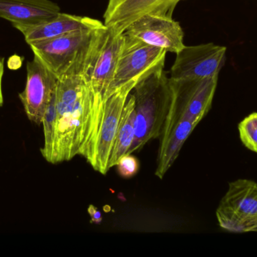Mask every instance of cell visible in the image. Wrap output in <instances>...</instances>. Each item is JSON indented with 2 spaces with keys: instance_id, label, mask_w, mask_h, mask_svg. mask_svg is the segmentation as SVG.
Masks as SVG:
<instances>
[{
  "instance_id": "6da1fadb",
  "label": "cell",
  "mask_w": 257,
  "mask_h": 257,
  "mask_svg": "<svg viewBox=\"0 0 257 257\" xmlns=\"http://www.w3.org/2000/svg\"><path fill=\"white\" fill-rule=\"evenodd\" d=\"M102 101L84 75L57 79L55 131L49 163L70 161L76 155L86 158L99 129Z\"/></svg>"
},
{
  "instance_id": "7a4b0ae2",
  "label": "cell",
  "mask_w": 257,
  "mask_h": 257,
  "mask_svg": "<svg viewBox=\"0 0 257 257\" xmlns=\"http://www.w3.org/2000/svg\"><path fill=\"white\" fill-rule=\"evenodd\" d=\"M133 91L136 134L128 155L140 150L150 140L161 137L173 101L170 77L164 69L144 78Z\"/></svg>"
},
{
  "instance_id": "3957f363",
  "label": "cell",
  "mask_w": 257,
  "mask_h": 257,
  "mask_svg": "<svg viewBox=\"0 0 257 257\" xmlns=\"http://www.w3.org/2000/svg\"><path fill=\"white\" fill-rule=\"evenodd\" d=\"M105 24L75 30L30 45L34 57L57 78L84 75L99 33Z\"/></svg>"
},
{
  "instance_id": "277c9868",
  "label": "cell",
  "mask_w": 257,
  "mask_h": 257,
  "mask_svg": "<svg viewBox=\"0 0 257 257\" xmlns=\"http://www.w3.org/2000/svg\"><path fill=\"white\" fill-rule=\"evenodd\" d=\"M216 217L220 228L227 232H257V182L238 179L229 183Z\"/></svg>"
},
{
  "instance_id": "5b68a950",
  "label": "cell",
  "mask_w": 257,
  "mask_h": 257,
  "mask_svg": "<svg viewBox=\"0 0 257 257\" xmlns=\"http://www.w3.org/2000/svg\"><path fill=\"white\" fill-rule=\"evenodd\" d=\"M167 51L123 33V42L108 94L130 82L139 83L163 69Z\"/></svg>"
},
{
  "instance_id": "8992f818",
  "label": "cell",
  "mask_w": 257,
  "mask_h": 257,
  "mask_svg": "<svg viewBox=\"0 0 257 257\" xmlns=\"http://www.w3.org/2000/svg\"><path fill=\"white\" fill-rule=\"evenodd\" d=\"M136 82H130L108 94L102 101V114L94 142L86 157L96 172L106 175L109 170L110 157L120 125L122 113L128 95Z\"/></svg>"
},
{
  "instance_id": "52a82bcc",
  "label": "cell",
  "mask_w": 257,
  "mask_h": 257,
  "mask_svg": "<svg viewBox=\"0 0 257 257\" xmlns=\"http://www.w3.org/2000/svg\"><path fill=\"white\" fill-rule=\"evenodd\" d=\"M170 79L173 101L166 128L180 119L199 124L211 109L218 75L202 79Z\"/></svg>"
},
{
  "instance_id": "ba28073f",
  "label": "cell",
  "mask_w": 257,
  "mask_h": 257,
  "mask_svg": "<svg viewBox=\"0 0 257 257\" xmlns=\"http://www.w3.org/2000/svg\"><path fill=\"white\" fill-rule=\"evenodd\" d=\"M123 42V33L117 35L104 26L99 33L84 77L94 93L104 99L114 78Z\"/></svg>"
},
{
  "instance_id": "9c48e42d",
  "label": "cell",
  "mask_w": 257,
  "mask_h": 257,
  "mask_svg": "<svg viewBox=\"0 0 257 257\" xmlns=\"http://www.w3.org/2000/svg\"><path fill=\"white\" fill-rule=\"evenodd\" d=\"M227 48L210 43L184 46L177 53L171 69L172 79H202L219 75L224 66Z\"/></svg>"
},
{
  "instance_id": "30bf717a",
  "label": "cell",
  "mask_w": 257,
  "mask_h": 257,
  "mask_svg": "<svg viewBox=\"0 0 257 257\" xmlns=\"http://www.w3.org/2000/svg\"><path fill=\"white\" fill-rule=\"evenodd\" d=\"M58 78L34 57L27 65L25 89L19 99L29 120L41 125L48 104L56 92Z\"/></svg>"
},
{
  "instance_id": "8fae6325",
  "label": "cell",
  "mask_w": 257,
  "mask_h": 257,
  "mask_svg": "<svg viewBox=\"0 0 257 257\" xmlns=\"http://www.w3.org/2000/svg\"><path fill=\"white\" fill-rule=\"evenodd\" d=\"M182 0H109L104 14V24L115 34L124 33L136 20L147 15L172 18Z\"/></svg>"
},
{
  "instance_id": "7c38bea8",
  "label": "cell",
  "mask_w": 257,
  "mask_h": 257,
  "mask_svg": "<svg viewBox=\"0 0 257 257\" xmlns=\"http://www.w3.org/2000/svg\"><path fill=\"white\" fill-rule=\"evenodd\" d=\"M125 33L139 40L163 48L167 52H179L185 46L184 31L172 18L147 15L132 23Z\"/></svg>"
},
{
  "instance_id": "4fadbf2b",
  "label": "cell",
  "mask_w": 257,
  "mask_h": 257,
  "mask_svg": "<svg viewBox=\"0 0 257 257\" xmlns=\"http://www.w3.org/2000/svg\"><path fill=\"white\" fill-rule=\"evenodd\" d=\"M58 5L51 0H0V18L23 31L60 13Z\"/></svg>"
},
{
  "instance_id": "5bb4252c",
  "label": "cell",
  "mask_w": 257,
  "mask_h": 257,
  "mask_svg": "<svg viewBox=\"0 0 257 257\" xmlns=\"http://www.w3.org/2000/svg\"><path fill=\"white\" fill-rule=\"evenodd\" d=\"M102 24L98 20L87 17L60 12L50 19L25 29L21 33L24 35L26 42L30 45L35 42L48 40L75 30L98 27Z\"/></svg>"
},
{
  "instance_id": "9a60e30c",
  "label": "cell",
  "mask_w": 257,
  "mask_h": 257,
  "mask_svg": "<svg viewBox=\"0 0 257 257\" xmlns=\"http://www.w3.org/2000/svg\"><path fill=\"white\" fill-rule=\"evenodd\" d=\"M197 125L196 122L187 119H180L165 129L159 148L155 172L157 178L163 179L178 158L183 145Z\"/></svg>"
},
{
  "instance_id": "2e32d148",
  "label": "cell",
  "mask_w": 257,
  "mask_h": 257,
  "mask_svg": "<svg viewBox=\"0 0 257 257\" xmlns=\"http://www.w3.org/2000/svg\"><path fill=\"white\" fill-rule=\"evenodd\" d=\"M135 122V100L133 94L130 93L122 113L120 125L111 150L108 164L109 169L117 165V162L122 157L128 155V150L133 145L136 134Z\"/></svg>"
},
{
  "instance_id": "e0dca14e",
  "label": "cell",
  "mask_w": 257,
  "mask_h": 257,
  "mask_svg": "<svg viewBox=\"0 0 257 257\" xmlns=\"http://www.w3.org/2000/svg\"><path fill=\"white\" fill-rule=\"evenodd\" d=\"M55 122L56 103L55 94H54L51 102L48 104L46 111H45L42 123V125H43L44 145L41 148V153L48 162H50L51 154H52L54 131H55Z\"/></svg>"
},
{
  "instance_id": "ac0fdd59",
  "label": "cell",
  "mask_w": 257,
  "mask_h": 257,
  "mask_svg": "<svg viewBox=\"0 0 257 257\" xmlns=\"http://www.w3.org/2000/svg\"><path fill=\"white\" fill-rule=\"evenodd\" d=\"M240 140L249 150L257 153V113L246 116L238 126Z\"/></svg>"
},
{
  "instance_id": "d6986e66",
  "label": "cell",
  "mask_w": 257,
  "mask_h": 257,
  "mask_svg": "<svg viewBox=\"0 0 257 257\" xmlns=\"http://www.w3.org/2000/svg\"><path fill=\"white\" fill-rule=\"evenodd\" d=\"M116 166L120 176L123 178H130L137 173L139 168V163L137 158L130 154L122 157Z\"/></svg>"
},
{
  "instance_id": "ffe728a7",
  "label": "cell",
  "mask_w": 257,
  "mask_h": 257,
  "mask_svg": "<svg viewBox=\"0 0 257 257\" xmlns=\"http://www.w3.org/2000/svg\"><path fill=\"white\" fill-rule=\"evenodd\" d=\"M88 213L91 217L92 221L94 223H100L102 220V216L97 208H95L93 205H90L88 208Z\"/></svg>"
},
{
  "instance_id": "44dd1931",
  "label": "cell",
  "mask_w": 257,
  "mask_h": 257,
  "mask_svg": "<svg viewBox=\"0 0 257 257\" xmlns=\"http://www.w3.org/2000/svg\"><path fill=\"white\" fill-rule=\"evenodd\" d=\"M4 61L0 57V107H3L4 103V98H3V78L4 75Z\"/></svg>"
}]
</instances>
